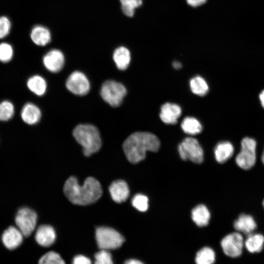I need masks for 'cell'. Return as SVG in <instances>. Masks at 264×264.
<instances>
[{
    "label": "cell",
    "instance_id": "cell-32",
    "mask_svg": "<svg viewBox=\"0 0 264 264\" xmlns=\"http://www.w3.org/2000/svg\"><path fill=\"white\" fill-rule=\"evenodd\" d=\"M96 264H111L113 263L111 254L108 250L100 249L94 255Z\"/></svg>",
    "mask_w": 264,
    "mask_h": 264
},
{
    "label": "cell",
    "instance_id": "cell-34",
    "mask_svg": "<svg viewBox=\"0 0 264 264\" xmlns=\"http://www.w3.org/2000/svg\"><path fill=\"white\" fill-rule=\"evenodd\" d=\"M72 263L74 264H89L91 261L85 256L79 255L74 257Z\"/></svg>",
    "mask_w": 264,
    "mask_h": 264
},
{
    "label": "cell",
    "instance_id": "cell-7",
    "mask_svg": "<svg viewBox=\"0 0 264 264\" xmlns=\"http://www.w3.org/2000/svg\"><path fill=\"white\" fill-rule=\"evenodd\" d=\"M256 141L251 138L246 137L241 141V150L236 157L238 166L244 170L251 168L255 164Z\"/></svg>",
    "mask_w": 264,
    "mask_h": 264
},
{
    "label": "cell",
    "instance_id": "cell-20",
    "mask_svg": "<svg viewBox=\"0 0 264 264\" xmlns=\"http://www.w3.org/2000/svg\"><path fill=\"white\" fill-rule=\"evenodd\" d=\"M191 217L196 225L203 227L208 225L211 216L207 207L203 204H199L193 209Z\"/></svg>",
    "mask_w": 264,
    "mask_h": 264
},
{
    "label": "cell",
    "instance_id": "cell-15",
    "mask_svg": "<svg viewBox=\"0 0 264 264\" xmlns=\"http://www.w3.org/2000/svg\"><path fill=\"white\" fill-rule=\"evenodd\" d=\"M109 191L112 199L118 203L125 201L130 194L127 183L121 179L113 181L109 187Z\"/></svg>",
    "mask_w": 264,
    "mask_h": 264
},
{
    "label": "cell",
    "instance_id": "cell-11",
    "mask_svg": "<svg viewBox=\"0 0 264 264\" xmlns=\"http://www.w3.org/2000/svg\"><path fill=\"white\" fill-rule=\"evenodd\" d=\"M43 64L45 67L53 73L59 72L63 67L65 57L59 50L53 49L47 52L44 56Z\"/></svg>",
    "mask_w": 264,
    "mask_h": 264
},
{
    "label": "cell",
    "instance_id": "cell-10",
    "mask_svg": "<svg viewBox=\"0 0 264 264\" xmlns=\"http://www.w3.org/2000/svg\"><path fill=\"white\" fill-rule=\"evenodd\" d=\"M66 85L69 91L77 95H85L90 89V84L87 76L78 71L72 72L69 76Z\"/></svg>",
    "mask_w": 264,
    "mask_h": 264
},
{
    "label": "cell",
    "instance_id": "cell-13",
    "mask_svg": "<svg viewBox=\"0 0 264 264\" xmlns=\"http://www.w3.org/2000/svg\"><path fill=\"white\" fill-rule=\"evenodd\" d=\"M56 237L55 231L51 226L43 224L37 228L35 239L40 245L48 247L54 243Z\"/></svg>",
    "mask_w": 264,
    "mask_h": 264
},
{
    "label": "cell",
    "instance_id": "cell-33",
    "mask_svg": "<svg viewBox=\"0 0 264 264\" xmlns=\"http://www.w3.org/2000/svg\"><path fill=\"white\" fill-rule=\"evenodd\" d=\"M11 28V23L9 19L4 16H0V39L6 37Z\"/></svg>",
    "mask_w": 264,
    "mask_h": 264
},
{
    "label": "cell",
    "instance_id": "cell-9",
    "mask_svg": "<svg viewBox=\"0 0 264 264\" xmlns=\"http://www.w3.org/2000/svg\"><path fill=\"white\" fill-rule=\"evenodd\" d=\"M243 239L239 232H233L225 236L220 245L224 253L232 258L240 256L242 252Z\"/></svg>",
    "mask_w": 264,
    "mask_h": 264
},
{
    "label": "cell",
    "instance_id": "cell-38",
    "mask_svg": "<svg viewBox=\"0 0 264 264\" xmlns=\"http://www.w3.org/2000/svg\"><path fill=\"white\" fill-rule=\"evenodd\" d=\"M259 99L262 107L264 108V89L260 94Z\"/></svg>",
    "mask_w": 264,
    "mask_h": 264
},
{
    "label": "cell",
    "instance_id": "cell-39",
    "mask_svg": "<svg viewBox=\"0 0 264 264\" xmlns=\"http://www.w3.org/2000/svg\"><path fill=\"white\" fill-rule=\"evenodd\" d=\"M262 162L263 163V164H264V152L263 153V154H262Z\"/></svg>",
    "mask_w": 264,
    "mask_h": 264
},
{
    "label": "cell",
    "instance_id": "cell-28",
    "mask_svg": "<svg viewBox=\"0 0 264 264\" xmlns=\"http://www.w3.org/2000/svg\"><path fill=\"white\" fill-rule=\"evenodd\" d=\"M14 113V107L8 101H4L0 103V120L7 121L10 119Z\"/></svg>",
    "mask_w": 264,
    "mask_h": 264
},
{
    "label": "cell",
    "instance_id": "cell-31",
    "mask_svg": "<svg viewBox=\"0 0 264 264\" xmlns=\"http://www.w3.org/2000/svg\"><path fill=\"white\" fill-rule=\"evenodd\" d=\"M13 48L8 43L0 44V61L3 63L9 62L13 56Z\"/></svg>",
    "mask_w": 264,
    "mask_h": 264
},
{
    "label": "cell",
    "instance_id": "cell-3",
    "mask_svg": "<svg viewBox=\"0 0 264 264\" xmlns=\"http://www.w3.org/2000/svg\"><path fill=\"white\" fill-rule=\"evenodd\" d=\"M76 140L83 147L84 154L89 156L98 152L101 146V139L98 129L90 124H80L73 131Z\"/></svg>",
    "mask_w": 264,
    "mask_h": 264
},
{
    "label": "cell",
    "instance_id": "cell-37",
    "mask_svg": "<svg viewBox=\"0 0 264 264\" xmlns=\"http://www.w3.org/2000/svg\"><path fill=\"white\" fill-rule=\"evenodd\" d=\"M173 66L176 69H180L182 67V64L180 62L175 61L173 63Z\"/></svg>",
    "mask_w": 264,
    "mask_h": 264
},
{
    "label": "cell",
    "instance_id": "cell-6",
    "mask_svg": "<svg viewBox=\"0 0 264 264\" xmlns=\"http://www.w3.org/2000/svg\"><path fill=\"white\" fill-rule=\"evenodd\" d=\"M178 152L183 160H190L200 164L203 160V151L198 141L195 138H185L178 145Z\"/></svg>",
    "mask_w": 264,
    "mask_h": 264
},
{
    "label": "cell",
    "instance_id": "cell-21",
    "mask_svg": "<svg viewBox=\"0 0 264 264\" xmlns=\"http://www.w3.org/2000/svg\"><path fill=\"white\" fill-rule=\"evenodd\" d=\"M113 59L117 67L120 70H125L131 62V53L124 46L117 48L113 54Z\"/></svg>",
    "mask_w": 264,
    "mask_h": 264
},
{
    "label": "cell",
    "instance_id": "cell-2",
    "mask_svg": "<svg viewBox=\"0 0 264 264\" xmlns=\"http://www.w3.org/2000/svg\"><path fill=\"white\" fill-rule=\"evenodd\" d=\"M160 145V141L155 135L138 132L127 137L123 143V149L128 161L136 164L145 158L147 151L157 152Z\"/></svg>",
    "mask_w": 264,
    "mask_h": 264
},
{
    "label": "cell",
    "instance_id": "cell-14",
    "mask_svg": "<svg viewBox=\"0 0 264 264\" xmlns=\"http://www.w3.org/2000/svg\"><path fill=\"white\" fill-rule=\"evenodd\" d=\"M181 114V109L178 105L166 103L161 106L159 116L164 123L175 124Z\"/></svg>",
    "mask_w": 264,
    "mask_h": 264
},
{
    "label": "cell",
    "instance_id": "cell-24",
    "mask_svg": "<svg viewBox=\"0 0 264 264\" xmlns=\"http://www.w3.org/2000/svg\"><path fill=\"white\" fill-rule=\"evenodd\" d=\"M181 127L184 132L190 135L198 134L202 130L199 121L193 117H185L181 122Z\"/></svg>",
    "mask_w": 264,
    "mask_h": 264
},
{
    "label": "cell",
    "instance_id": "cell-29",
    "mask_svg": "<svg viewBox=\"0 0 264 264\" xmlns=\"http://www.w3.org/2000/svg\"><path fill=\"white\" fill-rule=\"evenodd\" d=\"M39 263L40 264H64L65 262L58 253L54 251H49L40 258Z\"/></svg>",
    "mask_w": 264,
    "mask_h": 264
},
{
    "label": "cell",
    "instance_id": "cell-17",
    "mask_svg": "<svg viewBox=\"0 0 264 264\" xmlns=\"http://www.w3.org/2000/svg\"><path fill=\"white\" fill-rule=\"evenodd\" d=\"M32 41L39 46H44L51 41V36L50 31L46 27L37 25L34 26L30 32Z\"/></svg>",
    "mask_w": 264,
    "mask_h": 264
},
{
    "label": "cell",
    "instance_id": "cell-22",
    "mask_svg": "<svg viewBox=\"0 0 264 264\" xmlns=\"http://www.w3.org/2000/svg\"><path fill=\"white\" fill-rule=\"evenodd\" d=\"M264 236L260 234H251L244 242L247 250L250 253L260 252L264 247Z\"/></svg>",
    "mask_w": 264,
    "mask_h": 264
},
{
    "label": "cell",
    "instance_id": "cell-19",
    "mask_svg": "<svg viewBox=\"0 0 264 264\" xmlns=\"http://www.w3.org/2000/svg\"><path fill=\"white\" fill-rule=\"evenodd\" d=\"M233 145L228 141L219 142L215 147L214 154L216 161L223 163L230 158L234 154Z\"/></svg>",
    "mask_w": 264,
    "mask_h": 264
},
{
    "label": "cell",
    "instance_id": "cell-30",
    "mask_svg": "<svg viewBox=\"0 0 264 264\" xmlns=\"http://www.w3.org/2000/svg\"><path fill=\"white\" fill-rule=\"evenodd\" d=\"M132 204L138 211L145 212L149 207V199L146 196L138 194L132 198Z\"/></svg>",
    "mask_w": 264,
    "mask_h": 264
},
{
    "label": "cell",
    "instance_id": "cell-25",
    "mask_svg": "<svg viewBox=\"0 0 264 264\" xmlns=\"http://www.w3.org/2000/svg\"><path fill=\"white\" fill-rule=\"evenodd\" d=\"M191 89L194 94L203 96L208 91V86L205 80L200 76L193 77L190 81Z\"/></svg>",
    "mask_w": 264,
    "mask_h": 264
},
{
    "label": "cell",
    "instance_id": "cell-8",
    "mask_svg": "<svg viewBox=\"0 0 264 264\" xmlns=\"http://www.w3.org/2000/svg\"><path fill=\"white\" fill-rule=\"evenodd\" d=\"M37 218L36 213L28 207H22L18 211L15 223L24 237L29 236L35 230Z\"/></svg>",
    "mask_w": 264,
    "mask_h": 264
},
{
    "label": "cell",
    "instance_id": "cell-26",
    "mask_svg": "<svg viewBox=\"0 0 264 264\" xmlns=\"http://www.w3.org/2000/svg\"><path fill=\"white\" fill-rule=\"evenodd\" d=\"M214 250L208 247H203L197 253L195 262L198 264H211L215 261Z\"/></svg>",
    "mask_w": 264,
    "mask_h": 264
},
{
    "label": "cell",
    "instance_id": "cell-35",
    "mask_svg": "<svg viewBox=\"0 0 264 264\" xmlns=\"http://www.w3.org/2000/svg\"><path fill=\"white\" fill-rule=\"evenodd\" d=\"M207 0H186L188 5L192 7L199 6L206 2Z\"/></svg>",
    "mask_w": 264,
    "mask_h": 264
},
{
    "label": "cell",
    "instance_id": "cell-40",
    "mask_svg": "<svg viewBox=\"0 0 264 264\" xmlns=\"http://www.w3.org/2000/svg\"><path fill=\"white\" fill-rule=\"evenodd\" d=\"M263 207H264V199L263 201Z\"/></svg>",
    "mask_w": 264,
    "mask_h": 264
},
{
    "label": "cell",
    "instance_id": "cell-5",
    "mask_svg": "<svg viewBox=\"0 0 264 264\" xmlns=\"http://www.w3.org/2000/svg\"><path fill=\"white\" fill-rule=\"evenodd\" d=\"M126 94L127 89L124 86L113 80L105 81L100 91L103 100L112 107L119 106Z\"/></svg>",
    "mask_w": 264,
    "mask_h": 264
},
{
    "label": "cell",
    "instance_id": "cell-36",
    "mask_svg": "<svg viewBox=\"0 0 264 264\" xmlns=\"http://www.w3.org/2000/svg\"><path fill=\"white\" fill-rule=\"evenodd\" d=\"M125 264H142L143 263L138 260H136V259H129V260H127L125 262Z\"/></svg>",
    "mask_w": 264,
    "mask_h": 264
},
{
    "label": "cell",
    "instance_id": "cell-18",
    "mask_svg": "<svg viewBox=\"0 0 264 264\" xmlns=\"http://www.w3.org/2000/svg\"><path fill=\"white\" fill-rule=\"evenodd\" d=\"M41 117V112L35 105L28 103L24 105L21 111V117L27 124L33 125L38 123Z\"/></svg>",
    "mask_w": 264,
    "mask_h": 264
},
{
    "label": "cell",
    "instance_id": "cell-1",
    "mask_svg": "<svg viewBox=\"0 0 264 264\" xmlns=\"http://www.w3.org/2000/svg\"><path fill=\"white\" fill-rule=\"evenodd\" d=\"M64 192L71 203L79 205L93 203L102 195L100 182L93 177H87L81 185L75 177L70 176L65 183Z\"/></svg>",
    "mask_w": 264,
    "mask_h": 264
},
{
    "label": "cell",
    "instance_id": "cell-12",
    "mask_svg": "<svg viewBox=\"0 0 264 264\" xmlns=\"http://www.w3.org/2000/svg\"><path fill=\"white\" fill-rule=\"evenodd\" d=\"M23 237L21 231L17 227L11 226L2 233L1 240L6 248L13 250L22 243Z\"/></svg>",
    "mask_w": 264,
    "mask_h": 264
},
{
    "label": "cell",
    "instance_id": "cell-27",
    "mask_svg": "<svg viewBox=\"0 0 264 264\" xmlns=\"http://www.w3.org/2000/svg\"><path fill=\"white\" fill-rule=\"evenodd\" d=\"M123 13L128 16L132 17L136 8L141 6L142 0H120Z\"/></svg>",
    "mask_w": 264,
    "mask_h": 264
},
{
    "label": "cell",
    "instance_id": "cell-16",
    "mask_svg": "<svg viewBox=\"0 0 264 264\" xmlns=\"http://www.w3.org/2000/svg\"><path fill=\"white\" fill-rule=\"evenodd\" d=\"M234 227L238 232L248 236L257 228V224L250 215L242 214L234 222Z\"/></svg>",
    "mask_w": 264,
    "mask_h": 264
},
{
    "label": "cell",
    "instance_id": "cell-23",
    "mask_svg": "<svg viewBox=\"0 0 264 264\" xmlns=\"http://www.w3.org/2000/svg\"><path fill=\"white\" fill-rule=\"evenodd\" d=\"M27 86L34 94L42 96L45 92L47 85L45 80L42 76L34 75L27 80Z\"/></svg>",
    "mask_w": 264,
    "mask_h": 264
},
{
    "label": "cell",
    "instance_id": "cell-4",
    "mask_svg": "<svg viewBox=\"0 0 264 264\" xmlns=\"http://www.w3.org/2000/svg\"><path fill=\"white\" fill-rule=\"evenodd\" d=\"M95 238L100 249H114L120 247L125 241L123 236L115 229L101 226L96 228Z\"/></svg>",
    "mask_w": 264,
    "mask_h": 264
}]
</instances>
